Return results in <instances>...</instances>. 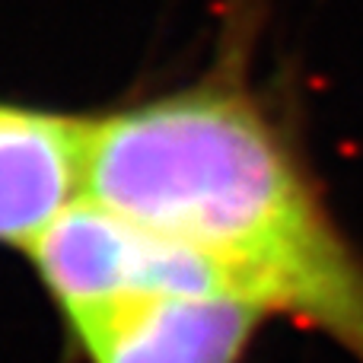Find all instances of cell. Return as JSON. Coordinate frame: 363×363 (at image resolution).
Masks as SVG:
<instances>
[{"instance_id": "cell-4", "label": "cell", "mask_w": 363, "mask_h": 363, "mask_svg": "<svg viewBox=\"0 0 363 363\" xmlns=\"http://www.w3.org/2000/svg\"><path fill=\"white\" fill-rule=\"evenodd\" d=\"M89 121L0 106V242L35 239L86 194Z\"/></svg>"}, {"instance_id": "cell-2", "label": "cell", "mask_w": 363, "mask_h": 363, "mask_svg": "<svg viewBox=\"0 0 363 363\" xmlns=\"http://www.w3.org/2000/svg\"><path fill=\"white\" fill-rule=\"evenodd\" d=\"M32 258L67 319L128 296L255 300L213 258L157 236L89 198L77 201L35 239Z\"/></svg>"}, {"instance_id": "cell-1", "label": "cell", "mask_w": 363, "mask_h": 363, "mask_svg": "<svg viewBox=\"0 0 363 363\" xmlns=\"http://www.w3.org/2000/svg\"><path fill=\"white\" fill-rule=\"evenodd\" d=\"M83 198L213 258L274 315L363 363V252L290 131L239 80L89 121Z\"/></svg>"}, {"instance_id": "cell-3", "label": "cell", "mask_w": 363, "mask_h": 363, "mask_svg": "<svg viewBox=\"0 0 363 363\" xmlns=\"http://www.w3.org/2000/svg\"><path fill=\"white\" fill-rule=\"evenodd\" d=\"M271 309L245 296H128L74 315L89 363H239Z\"/></svg>"}]
</instances>
